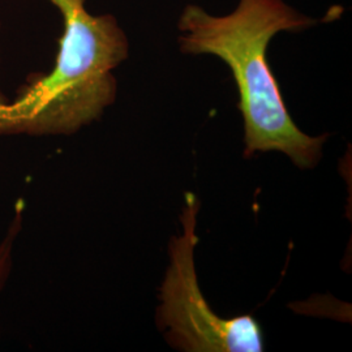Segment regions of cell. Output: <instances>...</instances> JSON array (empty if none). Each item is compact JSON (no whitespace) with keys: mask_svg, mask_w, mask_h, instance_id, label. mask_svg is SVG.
I'll return each mask as SVG.
<instances>
[{"mask_svg":"<svg viewBox=\"0 0 352 352\" xmlns=\"http://www.w3.org/2000/svg\"><path fill=\"white\" fill-rule=\"evenodd\" d=\"M316 24L317 20L283 0H240L234 12L222 17L189 4L180 14V51L218 56L232 72L244 120L245 157L280 151L300 168L318 164L327 136H308L294 123L266 58L276 34L302 32Z\"/></svg>","mask_w":352,"mask_h":352,"instance_id":"cell-1","label":"cell"},{"mask_svg":"<svg viewBox=\"0 0 352 352\" xmlns=\"http://www.w3.org/2000/svg\"><path fill=\"white\" fill-rule=\"evenodd\" d=\"M63 17L47 74H33L8 100L0 90V138L69 136L98 120L118 94L113 71L129 43L113 14H90L87 0H49Z\"/></svg>","mask_w":352,"mask_h":352,"instance_id":"cell-2","label":"cell"},{"mask_svg":"<svg viewBox=\"0 0 352 352\" xmlns=\"http://www.w3.org/2000/svg\"><path fill=\"white\" fill-rule=\"evenodd\" d=\"M199 209V200L187 193L182 214L183 234L170 243V265L158 295L157 325L167 342L180 351H264L263 330L254 317L222 318L204 298L195 266Z\"/></svg>","mask_w":352,"mask_h":352,"instance_id":"cell-3","label":"cell"},{"mask_svg":"<svg viewBox=\"0 0 352 352\" xmlns=\"http://www.w3.org/2000/svg\"><path fill=\"white\" fill-rule=\"evenodd\" d=\"M23 221H24V204L19 202L8 230L4 238L0 241V291L6 286L8 278L11 276L14 241L21 231ZM0 331H1V327H0Z\"/></svg>","mask_w":352,"mask_h":352,"instance_id":"cell-4","label":"cell"},{"mask_svg":"<svg viewBox=\"0 0 352 352\" xmlns=\"http://www.w3.org/2000/svg\"><path fill=\"white\" fill-rule=\"evenodd\" d=\"M0 29H1V23H0ZM0 60H1V56H0Z\"/></svg>","mask_w":352,"mask_h":352,"instance_id":"cell-5","label":"cell"}]
</instances>
